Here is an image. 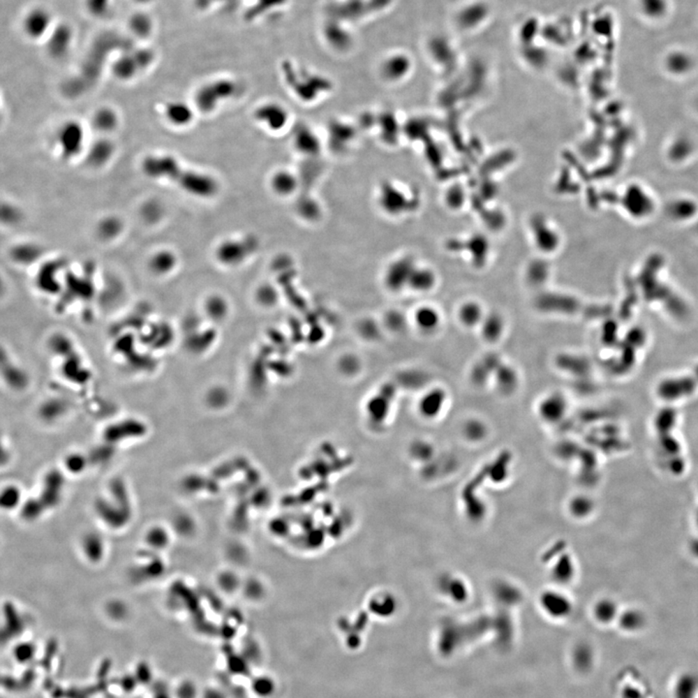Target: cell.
Segmentation results:
<instances>
[{"label":"cell","instance_id":"1","mask_svg":"<svg viewBox=\"0 0 698 698\" xmlns=\"http://www.w3.org/2000/svg\"><path fill=\"white\" fill-rule=\"evenodd\" d=\"M142 170L149 178L165 179L198 198H211L218 192L219 184L214 177L184 167L169 154L147 156L142 162Z\"/></svg>","mask_w":698,"mask_h":698},{"label":"cell","instance_id":"2","mask_svg":"<svg viewBox=\"0 0 698 698\" xmlns=\"http://www.w3.org/2000/svg\"><path fill=\"white\" fill-rule=\"evenodd\" d=\"M660 266V260H652L640 276L639 283L646 300L660 302L672 315L677 318H684L689 313V309L671 288L660 283L657 279V271Z\"/></svg>","mask_w":698,"mask_h":698},{"label":"cell","instance_id":"3","mask_svg":"<svg viewBox=\"0 0 698 698\" xmlns=\"http://www.w3.org/2000/svg\"><path fill=\"white\" fill-rule=\"evenodd\" d=\"M413 189L410 186L403 183V181H384L381 186H378V196L376 201L378 205L384 214L389 216H406V214L411 213L413 208Z\"/></svg>","mask_w":698,"mask_h":698},{"label":"cell","instance_id":"4","mask_svg":"<svg viewBox=\"0 0 698 698\" xmlns=\"http://www.w3.org/2000/svg\"><path fill=\"white\" fill-rule=\"evenodd\" d=\"M239 92L238 84L234 82H214L197 92L196 105L203 113H211L223 102L235 97Z\"/></svg>","mask_w":698,"mask_h":698},{"label":"cell","instance_id":"5","mask_svg":"<svg viewBox=\"0 0 698 698\" xmlns=\"http://www.w3.org/2000/svg\"><path fill=\"white\" fill-rule=\"evenodd\" d=\"M254 119L268 131L278 133L288 127L290 121V112L283 104L269 102L255 110Z\"/></svg>","mask_w":698,"mask_h":698},{"label":"cell","instance_id":"6","mask_svg":"<svg viewBox=\"0 0 698 698\" xmlns=\"http://www.w3.org/2000/svg\"><path fill=\"white\" fill-rule=\"evenodd\" d=\"M698 387V366L692 375L662 381L658 388L660 398L673 401L687 397Z\"/></svg>","mask_w":698,"mask_h":698},{"label":"cell","instance_id":"7","mask_svg":"<svg viewBox=\"0 0 698 698\" xmlns=\"http://www.w3.org/2000/svg\"><path fill=\"white\" fill-rule=\"evenodd\" d=\"M415 270L413 262L410 258H403L394 262L386 272L385 281L388 288L399 290L408 284L411 274Z\"/></svg>","mask_w":698,"mask_h":698},{"label":"cell","instance_id":"8","mask_svg":"<svg viewBox=\"0 0 698 698\" xmlns=\"http://www.w3.org/2000/svg\"><path fill=\"white\" fill-rule=\"evenodd\" d=\"M254 244L255 242L249 237L242 240L226 242L219 248V258L227 262L242 260L253 249Z\"/></svg>","mask_w":698,"mask_h":698},{"label":"cell","instance_id":"9","mask_svg":"<svg viewBox=\"0 0 698 698\" xmlns=\"http://www.w3.org/2000/svg\"><path fill=\"white\" fill-rule=\"evenodd\" d=\"M271 188L276 195L288 197L293 195L298 188V179L295 173L290 170H279L271 179Z\"/></svg>","mask_w":698,"mask_h":698},{"label":"cell","instance_id":"10","mask_svg":"<svg viewBox=\"0 0 698 698\" xmlns=\"http://www.w3.org/2000/svg\"><path fill=\"white\" fill-rule=\"evenodd\" d=\"M61 141L64 151H66V154H69V156L79 153L80 149L83 147V129H82V127L79 124H69L61 131Z\"/></svg>","mask_w":698,"mask_h":698},{"label":"cell","instance_id":"11","mask_svg":"<svg viewBox=\"0 0 698 698\" xmlns=\"http://www.w3.org/2000/svg\"><path fill=\"white\" fill-rule=\"evenodd\" d=\"M166 119L176 126H186L193 119V111L183 101H172L165 107Z\"/></svg>","mask_w":698,"mask_h":698},{"label":"cell","instance_id":"12","mask_svg":"<svg viewBox=\"0 0 698 698\" xmlns=\"http://www.w3.org/2000/svg\"><path fill=\"white\" fill-rule=\"evenodd\" d=\"M567 410L565 399L558 394L551 395L541 403L540 413L543 419L549 422L560 420Z\"/></svg>","mask_w":698,"mask_h":698},{"label":"cell","instance_id":"13","mask_svg":"<svg viewBox=\"0 0 698 698\" xmlns=\"http://www.w3.org/2000/svg\"><path fill=\"white\" fill-rule=\"evenodd\" d=\"M445 401V394L443 393V391L440 390V389L431 391V392L426 394L425 397L421 401V413L429 417L436 416L440 413Z\"/></svg>","mask_w":698,"mask_h":698},{"label":"cell","instance_id":"14","mask_svg":"<svg viewBox=\"0 0 698 698\" xmlns=\"http://www.w3.org/2000/svg\"><path fill=\"white\" fill-rule=\"evenodd\" d=\"M114 144L109 140H101L92 147L89 159L94 165L102 166L111 159L114 154Z\"/></svg>","mask_w":698,"mask_h":698},{"label":"cell","instance_id":"15","mask_svg":"<svg viewBox=\"0 0 698 698\" xmlns=\"http://www.w3.org/2000/svg\"><path fill=\"white\" fill-rule=\"evenodd\" d=\"M433 283H435V278H433L432 272L425 270V269L415 268L411 274L410 281H408L411 288L418 291L429 290V289L432 288Z\"/></svg>","mask_w":698,"mask_h":698},{"label":"cell","instance_id":"16","mask_svg":"<svg viewBox=\"0 0 698 698\" xmlns=\"http://www.w3.org/2000/svg\"><path fill=\"white\" fill-rule=\"evenodd\" d=\"M459 318L466 326L473 327L482 321V310L478 304L467 303L460 309Z\"/></svg>","mask_w":698,"mask_h":698},{"label":"cell","instance_id":"17","mask_svg":"<svg viewBox=\"0 0 698 698\" xmlns=\"http://www.w3.org/2000/svg\"><path fill=\"white\" fill-rule=\"evenodd\" d=\"M503 330V319L498 314H491L483 322V335L487 341H497L502 336Z\"/></svg>","mask_w":698,"mask_h":698},{"label":"cell","instance_id":"18","mask_svg":"<svg viewBox=\"0 0 698 698\" xmlns=\"http://www.w3.org/2000/svg\"><path fill=\"white\" fill-rule=\"evenodd\" d=\"M94 124L99 131L108 132L116 128L118 124V116L111 109L99 110L94 117Z\"/></svg>","mask_w":698,"mask_h":698},{"label":"cell","instance_id":"19","mask_svg":"<svg viewBox=\"0 0 698 698\" xmlns=\"http://www.w3.org/2000/svg\"><path fill=\"white\" fill-rule=\"evenodd\" d=\"M415 320L419 327L430 331L438 326L440 316L433 309L422 308L416 313Z\"/></svg>","mask_w":698,"mask_h":698},{"label":"cell","instance_id":"20","mask_svg":"<svg viewBox=\"0 0 698 698\" xmlns=\"http://www.w3.org/2000/svg\"><path fill=\"white\" fill-rule=\"evenodd\" d=\"M47 17L41 12H34L27 20V31L34 36H38L46 27Z\"/></svg>","mask_w":698,"mask_h":698},{"label":"cell","instance_id":"21","mask_svg":"<svg viewBox=\"0 0 698 698\" xmlns=\"http://www.w3.org/2000/svg\"><path fill=\"white\" fill-rule=\"evenodd\" d=\"M20 493L15 487H7L0 492V508L11 510L19 503Z\"/></svg>","mask_w":698,"mask_h":698},{"label":"cell","instance_id":"22","mask_svg":"<svg viewBox=\"0 0 698 698\" xmlns=\"http://www.w3.org/2000/svg\"><path fill=\"white\" fill-rule=\"evenodd\" d=\"M121 223L118 218H109L101 223V232L107 236L116 235L121 229Z\"/></svg>","mask_w":698,"mask_h":698},{"label":"cell","instance_id":"23","mask_svg":"<svg viewBox=\"0 0 698 698\" xmlns=\"http://www.w3.org/2000/svg\"><path fill=\"white\" fill-rule=\"evenodd\" d=\"M500 383L503 389H512L514 387L516 383H517V378H516V375L514 371L511 370L510 368H505L502 371H500Z\"/></svg>","mask_w":698,"mask_h":698},{"label":"cell","instance_id":"24","mask_svg":"<svg viewBox=\"0 0 698 698\" xmlns=\"http://www.w3.org/2000/svg\"><path fill=\"white\" fill-rule=\"evenodd\" d=\"M38 503L34 502L27 503L22 510V517L29 521L34 520L39 516V508H37Z\"/></svg>","mask_w":698,"mask_h":698}]
</instances>
